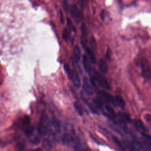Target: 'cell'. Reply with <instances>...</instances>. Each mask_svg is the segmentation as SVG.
I'll list each match as a JSON object with an SVG mask.
<instances>
[{
    "label": "cell",
    "instance_id": "obj_20",
    "mask_svg": "<svg viewBox=\"0 0 151 151\" xmlns=\"http://www.w3.org/2000/svg\"><path fill=\"white\" fill-rule=\"evenodd\" d=\"M24 133L26 134V136H27L28 137L31 136L33 134L34 128L31 126H29V125L27 126H25L24 129Z\"/></svg>",
    "mask_w": 151,
    "mask_h": 151
},
{
    "label": "cell",
    "instance_id": "obj_32",
    "mask_svg": "<svg viewBox=\"0 0 151 151\" xmlns=\"http://www.w3.org/2000/svg\"><path fill=\"white\" fill-rule=\"evenodd\" d=\"M31 151H42L41 149H34V150H32Z\"/></svg>",
    "mask_w": 151,
    "mask_h": 151
},
{
    "label": "cell",
    "instance_id": "obj_4",
    "mask_svg": "<svg viewBox=\"0 0 151 151\" xmlns=\"http://www.w3.org/2000/svg\"><path fill=\"white\" fill-rule=\"evenodd\" d=\"M94 78L95 81L98 83V84L101 87H102L106 90L110 89V85H109L107 79L102 74H101L97 72H95L94 76Z\"/></svg>",
    "mask_w": 151,
    "mask_h": 151
},
{
    "label": "cell",
    "instance_id": "obj_8",
    "mask_svg": "<svg viewBox=\"0 0 151 151\" xmlns=\"http://www.w3.org/2000/svg\"><path fill=\"white\" fill-rule=\"evenodd\" d=\"M70 13L73 17L76 19H80L81 18V13L78 7L76 5H72L70 7Z\"/></svg>",
    "mask_w": 151,
    "mask_h": 151
},
{
    "label": "cell",
    "instance_id": "obj_5",
    "mask_svg": "<svg viewBox=\"0 0 151 151\" xmlns=\"http://www.w3.org/2000/svg\"><path fill=\"white\" fill-rule=\"evenodd\" d=\"M69 78L71 80L73 85L76 87L79 88L80 87V85H81L80 78L77 71L76 70L73 69L71 70V74H70V76L69 77Z\"/></svg>",
    "mask_w": 151,
    "mask_h": 151
},
{
    "label": "cell",
    "instance_id": "obj_28",
    "mask_svg": "<svg viewBox=\"0 0 151 151\" xmlns=\"http://www.w3.org/2000/svg\"><path fill=\"white\" fill-rule=\"evenodd\" d=\"M59 19H60V21L61 24H64V15H63V14L61 11H60Z\"/></svg>",
    "mask_w": 151,
    "mask_h": 151
},
{
    "label": "cell",
    "instance_id": "obj_24",
    "mask_svg": "<svg viewBox=\"0 0 151 151\" xmlns=\"http://www.w3.org/2000/svg\"><path fill=\"white\" fill-rule=\"evenodd\" d=\"M67 25H68V28H70V29H72V30L75 31H76V28H75L73 22H71V21L70 19L67 18Z\"/></svg>",
    "mask_w": 151,
    "mask_h": 151
},
{
    "label": "cell",
    "instance_id": "obj_9",
    "mask_svg": "<svg viewBox=\"0 0 151 151\" xmlns=\"http://www.w3.org/2000/svg\"><path fill=\"white\" fill-rule=\"evenodd\" d=\"M112 103L117 106H119L121 108H123L125 106V102L123 99L120 96H116L113 97Z\"/></svg>",
    "mask_w": 151,
    "mask_h": 151
},
{
    "label": "cell",
    "instance_id": "obj_27",
    "mask_svg": "<svg viewBox=\"0 0 151 151\" xmlns=\"http://www.w3.org/2000/svg\"><path fill=\"white\" fill-rule=\"evenodd\" d=\"M61 4L63 6V8L65 11H68V5L67 2V0H61Z\"/></svg>",
    "mask_w": 151,
    "mask_h": 151
},
{
    "label": "cell",
    "instance_id": "obj_6",
    "mask_svg": "<svg viewBox=\"0 0 151 151\" xmlns=\"http://www.w3.org/2000/svg\"><path fill=\"white\" fill-rule=\"evenodd\" d=\"M83 88L86 93L88 95H92L93 93V86L91 81L86 77H84L83 78Z\"/></svg>",
    "mask_w": 151,
    "mask_h": 151
},
{
    "label": "cell",
    "instance_id": "obj_23",
    "mask_svg": "<svg viewBox=\"0 0 151 151\" xmlns=\"http://www.w3.org/2000/svg\"><path fill=\"white\" fill-rule=\"evenodd\" d=\"M112 139H113V142H114L118 146H119L120 147H121V148H122V149H124V146H123L122 143L120 142V140L118 139V138H117V137H115V136H112Z\"/></svg>",
    "mask_w": 151,
    "mask_h": 151
},
{
    "label": "cell",
    "instance_id": "obj_7",
    "mask_svg": "<svg viewBox=\"0 0 151 151\" xmlns=\"http://www.w3.org/2000/svg\"><path fill=\"white\" fill-rule=\"evenodd\" d=\"M99 96L101 100H104V101L107 103H112L113 102V97L111 96L109 93L105 91H100L99 92Z\"/></svg>",
    "mask_w": 151,
    "mask_h": 151
},
{
    "label": "cell",
    "instance_id": "obj_18",
    "mask_svg": "<svg viewBox=\"0 0 151 151\" xmlns=\"http://www.w3.org/2000/svg\"><path fill=\"white\" fill-rule=\"evenodd\" d=\"M73 106H74L75 110H76V111L77 112V113L80 116H82L83 114V110L82 107L81 106V105L78 103L74 102L73 103Z\"/></svg>",
    "mask_w": 151,
    "mask_h": 151
},
{
    "label": "cell",
    "instance_id": "obj_3",
    "mask_svg": "<svg viewBox=\"0 0 151 151\" xmlns=\"http://www.w3.org/2000/svg\"><path fill=\"white\" fill-rule=\"evenodd\" d=\"M142 75L146 79H149L151 77V67L148 61L143 58L140 62Z\"/></svg>",
    "mask_w": 151,
    "mask_h": 151
},
{
    "label": "cell",
    "instance_id": "obj_14",
    "mask_svg": "<svg viewBox=\"0 0 151 151\" xmlns=\"http://www.w3.org/2000/svg\"><path fill=\"white\" fill-rule=\"evenodd\" d=\"M134 125L137 129L142 132V133H145V132L146 131V129L144 124L143 123V122L141 120H140L139 119L134 120Z\"/></svg>",
    "mask_w": 151,
    "mask_h": 151
},
{
    "label": "cell",
    "instance_id": "obj_1",
    "mask_svg": "<svg viewBox=\"0 0 151 151\" xmlns=\"http://www.w3.org/2000/svg\"><path fill=\"white\" fill-rule=\"evenodd\" d=\"M50 121L48 116L43 114L40 118L38 125V132L41 136L46 135L50 129Z\"/></svg>",
    "mask_w": 151,
    "mask_h": 151
},
{
    "label": "cell",
    "instance_id": "obj_12",
    "mask_svg": "<svg viewBox=\"0 0 151 151\" xmlns=\"http://www.w3.org/2000/svg\"><path fill=\"white\" fill-rule=\"evenodd\" d=\"M105 110L106 111L104 112L105 113L104 114L108 116L109 118L110 119H115L116 117V114L114 111V110L112 109V107H111L110 106H106L105 107Z\"/></svg>",
    "mask_w": 151,
    "mask_h": 151
},
{
    "label": "cell",
    "instance_id": "obj_26",
    "mask_svg": "<svg viewBox=\"0 0 151 151\" xmlns=\"http://www.w3.org/2000/svg\"><path fill=\"white\" fill-rule=\"evenodd\" d=\"M24 147H25V145L22 142H20V143H18L17 145V150H19V151H23V150L24 149Z\"/></svg>",
    "mask_w": 151,
    "mask_h": 151
},
{
    "label": "cell",
    "instance_id": "obj_31",
    "mask_svg": "<svg viewBox=\"0 0 151 151\" xmlns=\"http://www.w3.org/2000/svg\"><path fill=\"white\" fill-rule=\"evenodd\" d=\"M104 14H105V12L104 11H102V12L100 14V17H101V18L103 19L104 18V16H105Z\"/></svg>",
    "mask_w": 151,
    "mask_h": 151
},
{
    "label": "cell",
    "instance_id": "obj_22",
    "mask_svg": "<svg viewBox=\"0 0 151 151\" xmlns=\"http://www.w3.org/2000/svg\"><path fill=\"white\" fill-rule=\"evenodd\" d=\"M81 33H82V37H86L87 34V28L85 25L84 24H81Z\"/></svg>",
    "mask_w": 151,
    "mask_h": 151
},
{
    "label": "cell",
    "instance_id": "obj_15",
    "mask_svg": "<svg viewBox=\"0 0 151 151\" xmlns=\"http://www.w3.org/2000/svg\"><path fill=\"white\" fill-rule=\"evenodd\" d=\"M73 55H74V59L76 62H78L81 58V51L79 47L76 45L74 50H73Z\"/></svg>",
    "mask_w": 151,
    "mask_h": 151
},
{
    "label": "cell",
    "instance_id": "obj_29",
    "mask_svg": "<svg viewBox=\"0 0 151 151\" xmlns=\"http://www.w3.org/2000/svg\"><path fill=\"white\" fill-rule=\"evenodd\" d=\"M142 135L146 139V140H147L149 141L150 142H151V135L146 134V133H142Z\"/></svg>",
    "mask_w": 151,
    "mask_h": 151
},
{
    "label": "cell",
    "instance_id": "obj_10",
    "mask_svg": "<svg viewBox=\"0 0 151 151\" xmlns=\"http://www.w3.org/2000/svg\"><path fill=\"white\" fill-rule=\"evenodd\" d=\"M99 68L100 72L103 74H106L108 71V65L106 61L101 58L99 61Z\"/></svg>",
    "mask_w": 151,
    "mask_h": 151
},
{
    "label": "cell",
    "instance_id": "obj_19",
    "mask_svg": "<svg viewBox=\"0 0 151 151\" xmlns=\"http://www.w3.org/2000/svg\"><path fill=\"white\" fill-rule=\"evenodd\" d=\"M62 37L65 41H67L69 40L70 37V32L67 28H64L63 29L62 32Z\"/></svg>",
    "mask_w": 151,
    "mask_h": 151
},
{
    "label": "cell",
    "instance_id": "obj_11",
    "mask_svg": "<svg viewBox=\"0 0 151 151\" xmlns=\"http://www.w3.org/2000/svg\"><path fill=\"white\" fill-rule=\"evenodd\" d=\"M83 67L85 71L87 73H90L91 68L90 64V60L87 57V56L85 54L83 55Z\"/></svg>",
    "mask_w": 151,
    "mask_h": 151
},
{
    "label": "cell",
    "instance_id": "obj_21",
    "mask_svg": "<svg viewBox=\"0 0 151 151\" xmlns=\"http://www.w3.org/2000/svg\"><path fill=\"white\" fill-rule=\"evenodd\" d=\"M22 124H24L25 126H28L30 123V118L28 116H25L23 119H22Z\"/></svg>",
    "mask_w": 151,
    "mask_h": 151
},
{
    "label": "cell",
    "instance_id": "obj_13",
    "mask_svg": "<svg viewBox=\"0 0 151 151\" xmlns=\"http://www.w3.org/2000/svg\"><path fill=\"white\" fill-rule=\"evenodd\" d=\"M85 50H86V54L87 55V57L88 58L89 60L91 61V63L96 64V58L93 51L88 47H86Z\"/></svg>",
    "mask_w": 151,
    "mask_h": 151
},
{
    "label": "cell",
    "instance_id": "obj_2",
    "mask_svg": "<svg viewBox=\"0 0 151 151\" xmlns=\"http://www.w3.org/2000/svg\"><path fill=\"white\" fill-rule=\"evenodd\" d=\"M63 144L68 147L78 149L80 146V140L77 137L68 133H65L62 136Z\"/></svg>",
    "mask_w": 151,
    "mask_h": 151
},
{
    "label": "cell",
    "instance_id": "obj_25",
    "mask_svg": "<svg viewBox=\"0 0 151 151\" xmlns=\"http://www.w3.org/2000/svg\"><path fill=\"white\" fill-rule=\"evenodd\" d=\"M143 145L146 149H147L148 150L151 151V142H150L149 141H148L147 140H145L143 142Z\"/></svg>",
    "mask_w": 151,
    "mask_h": 151
},
{
    "label": "cell",
    "instance_id": "obj_16",
    "mask_svg": "<svg viewBox=\"0 0 151 151\" xmlns=\"http://www.w3.org/2000/svg\"><path fill=\"white\" fill-rule=\"evenodd\" d=\"M118 117L119 120L123 123H128L130 119L129 115L126 113H120Z\"/></svg>",
    "mask_w": 151,
    "mask_h": 151
},
{
    "label": "cell",
    "instance_id": "obj_30",
    "mask_svg": "<svg viewBox=\"0 0 151 151\" xmlns=\"http://www.w3.org/2000/svg\"><path fill=\"white\" fill-rule=\"evenodd\" d=\"M145 120L149 123L151 124V115L149 114H146L145 115Z\"/></svg>",
    "mask_w": 151,
    "mask_h": 151
},
{
    "label": "cell",
    "instance_id": "obj_17",
    "mask_svg": "<svg viewBox=\"0 0 151 151\" xmlns=\"http://www.w3.org/2000/svg\"><path fill=\"white\" fill-rule=\"evenodd\" d=\"M51 124L56 132H60L61 125H60V121L56 117H53L52 119Z\"/></svg>",
    "mask_w": 151,
    "mask_h": 151
}]
</instances>
